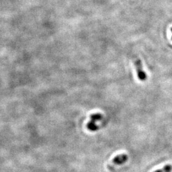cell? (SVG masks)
<instances>
[{
    "label": "cell",
    "mask_w": 172,
    "mask_h": 172,
    "mask_svg": "<svg viewBox=\"0 0 172 172\" xmlns=\"http://www.w3.org/2000/svg\"><path fill=\"white\" fill-rule=\"evenodd\" d=\"M133 62L139 80L141 81H145L147 79V74L143 69V66L141 60L138 58H135L133 60Z\"/></svg>",
    "instance_id": "obj_3"
},
{
    "label": "cell",
    "mask_w": 172,
    "mask_h": 172,
    "mask_svg": "<svg viewBox=\"0 0 172 172\" xmlns=\"http://www.w3.org/2000/svg\"><path fill=\"white\" fill-rule=\"evenodd\" d=\"M153 172H172V166L171 165H166L163 168L155 170Z\"/></svg>",
    "instance_id": "obj_4"
},
{
    "label": "cell",
    "mask_w": 172,
    "mask_h": 172,
    "mask_svg": "<svg viewBox=\"0 0 172 172\" xmlns=\"http://www.w3.org/2000/svg\"><path fill=\"white\" fill-rule=\"evenodd\" d=\"M128 160V155L125 154H121L116 155L115 157L112 160L110 165H108V168L109 170H112L114 166L121 165L122 164L126 163Z\"/></svg>",
    "instance_id": "obj_1"
},
{
    "label": "cell",
    "mask_w": 172,
    "mask_h": 172,
    "mask_svg": "<svg viewBox=\"0 0 172 172\" xmlns=\"http://www.w3.org/2000/svg\"><path fill=\"white\" fill-rule=\"evenodd\" d=\"M103 119V115L101 114H94L91 115V121L88 123L87 128L89 131H95L99 129V127L96 124L98 121H101Z\"/></svg>",
    "instance_id": "obj_2"
},
{
    "label": "cell",
    "mask_w": 172,
    "mask_h": 172,
    "mask_svg": "<svg viewBox=\"0 0 172 172\" xmlns=\"http://www.w3.org/2000/svg\"><path fill=\"white\" fill-rule=\"evenodd\" d=\"M171 32H172V28H171Z\"/></svg>",
    "instance_id": "obj_5"
}]
</instances>
